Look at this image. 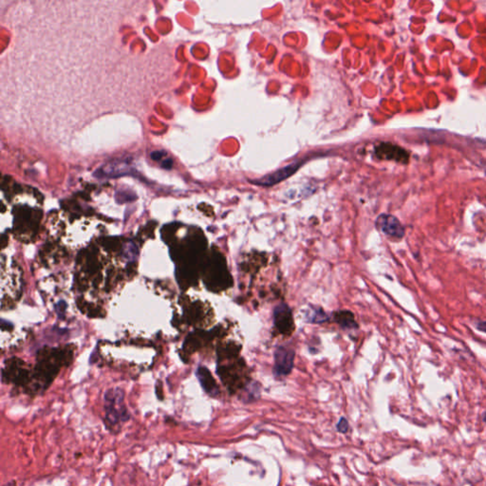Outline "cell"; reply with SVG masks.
Instances as JSON below:
<instances>
[{
  "label": "cell",
  "instance_id": "6da1fadb",
  "mask_svg": "<svg viewBox=\"0 0 486 486\" xmlns=\"http://www.w3.org/2000/svg\"><path fill=\"white\" fill-rule=\"evenodd\" d=\"M105 423L109 431L120 430L121 425L130 419L125 404V393L121 388L108 390L105 394Z\"/></svg>",
  "mask_w": 486,
  "mask_h": 486
},
{
  "label": "cell",
  "instance_id": "7a4b0ae2",
  "mask_svg": "<svg viewBox=\"0 0 486 486\" xmlns=\"http://www.w3.org/2000/svg\"><path fill=\"white\" fill-rule=\"evenodd\" d=\"M296 354L295 351L284 347L278 346L274 354L275 365H274V375L276 377H282L289 375L295 364Z\"/></svg>",
  "mask_w": 486,
  "mask_h": 486
},
{
  "label": "cell",
  "instance_id": "3957f363",
  "mask_svg": "<svg viewBox=\"0 0 486 486\" xmlns=\"http://www.w3.org/2000/svg\"><path fill=\"white\" fill-rule=\"evenodd\" d=\"M376 227L379 230L394 240H402L404 237V228L401 221L396 217L390 214H382L376 220Z\"/></svg>",
  "mask_w": 486,
  "mask_h": 486
},
{
  "label": "cell",
  "instance_id": "277c9868",
  "mask_svg": "<svg viewBox=\"0 0 486 486\" xmlns=\"http://www.w3.org/2000/svg\"><path fill=\"white\" fill-rule=\"evenodd\" d=\"M274 322L278 332L283 335H290L294 329V317L291 309L287 304H280L274 312Z\"/></svg>",
  "mask_w": 486,
  "mask_h": 486
},
{
  "label": "cell",
  "instance_id": "5b68a950",
  "mask_svg": "<svg viewBox=\"0 0 486 486\" xmlns=\"http://www.w3.org/2000/svg\"><path fill=\"white\" fill-rule=\"evenodd\" d=\"M376 154L379 158L394 160L400 163H406L409 154L401 147L392 144H381L376 147Z\"/></svg>",
  "mask_w": 486,
  "mask_h": 486
},
{
  "label": "cell",
  "instance_id": "8992f818",
  "mask_svg": "<svg viewBox=\"0 0 486 486\" xmlns=\"http://www.w3.org/2000/svg\"><path fill=\"white\" fill-rule=\"evenodd\" d=\"M197 376L200 380L202 388L208 395L211 397H217L220 395V388L216 383L215 379L213 378L212 374L206 367H199L197 371Z\"/></svg>",
  "mask_w": 486,
  "mask_h": 486
},
{
  "label": "cell",
  "instance_id": "52a82bcc",
  "mask_svg": "<svg viewBox=\"0 0 486 486\" xmlns=\"http://www.w3.org/2000/svg\"><path fill=\"white\" fill-rule=\"evenodd\" d=\"M298 166H299L298 164H290L289 166H286L284 168L278 170V172L271 174L270 176H266V177L262 178L260 180L254 181V183L259 184V185H267V186L276 184V183H279L285 179L290 177L293 173H295L297 170Z\"/></svg>",
  "mask_w": 486,
  "mask_h": 486
},
{
  "label": "cell",
  "instance_id": "ba28073f",
  "mask_svg": "<svg viewBox=\"0 0 486 486\" xmlns=\"http://www.w3.org/2000/svg\"><path fill=\"white\" fill-rule=\"evenodd\" d=\"M335 320L344 328H357L358 325L354 320V316L348 310H341L335 314Z\"/></svg>",
  "mask_w": 486,
  "mask_h": 486
},
{
  "label": "cell",
  "instance_id": "9c48e42d",
  "mask_svg": "<svg viewBox=\"0 0 486 486\" xmlns=\"http://www.w3.org/2000/svg\"><path fill=\"white\" fill-rule=\"evenodd\" d=\"M328 316L321 308H313L308 316V321L312 323H322L327 321Z\"/></svg>",
  "mask_w": 486,
  "mask_h": 486
},
{
  "label": "cell",
  "instance_id": "30bf717a",
  "mask_svg": "<svg viewBox=\"0 0 486 486\" xmlns=\"http://www.w3.org/2000/svg\"><path fill=\"white\" fill-rule=\"evenodd\" d=\"M337 430L341 433H347L348 430V423L346 418H341L339 423H337Z\"/></svg>",
  "mask_w": 486,
  "mask_h": 486
},
{
  "label": "cell",
  "instance_id": "8fae6325",
  "mask_svg": "<svg viewBox=\"0 0 486 486\" xmlns=\"http://www.w3.org/2000/svg\"><path fill=\"white\" fill-rule=\"evenodd\" d=\"M477 328L482 333H486V321H479L477 323Z\"/></svg>",
  "mask_w": 486,
  "mask_h": 486
},
{
  "label": "cell",
  "instance_id": "7c38bea8",
  "mask_svg": "<svg viewBox=\"0 0 486 486\" xmlns=\"http://www.w3.org/2000/svg\"><path fill=\"white\" fill-rule=\"evenodd\" d=\"M4 486H16V482L11 481V482H9V483H6Z\"/></svg>",
  "mask_w": 486,
  "mask_h": 486
},
{
  "label": "cell",
  "instance_id": "4fadbf2b",
  "mask_svg": "<svg viewBox=\"0 0 486 486\" xmlns=\"http://www.w3.org/2000/svg\"><path fill=\"white\" fill-rule=\"evenodd\" d=\"M483 421L486 423V412L484 413V415H483Z\"/></svg>",
  "mask_w": 486,
  "mask_h": 486
}]
</instances>
